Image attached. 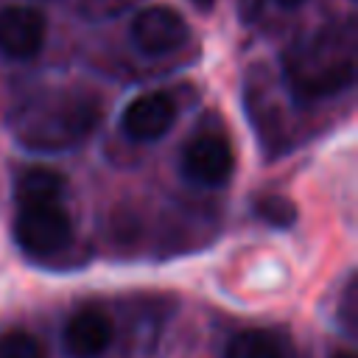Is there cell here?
Masks as SVG:
<instances>
[{
    "label": "cell",
    "instance_id": "cell-1",
    "mask_svg": "<svg viewBox=\"0 0 358 358\" xmlns=\"http://www.w3.org/2000/svg\"><path fill=\"white\" fill-rule=\"evenodd\" d=\"M101 120V101L90 92L48 90L20 106L14 131L34 151H64L84 143Z\"/></svg>",
    "mask_w": 358,
    "mask_h": 358
},
{
    "label": "cell",
    "instance_id": "cell-2",
    "mask_svg": "<svg viewBox=\"0 0 358 358\" xmlns=\"http://www.w3.org/2000/svg\"><path fill=\"white\" fill-rule=\"evenodd\" d=\"M14 238L28 255L48 257V255L62 252L70 243L73 221H70L67 210L62 207V201L25 204V207H17Z\"/></svg>",
    "mask_w": 358,
    "mask_h": 358
},
{
    "label": "cell",
    "instance_id": "cell-3",
    "mask_svg": "<svg viewBox=\"0 0 358 358\" xmlns=\"http://www.w3.org/2000/svg\"><path fill=\"white\" fill-rule=\"evenodd\" d=\"M187 22L171 6H148L131 20V42L148 56H162L185 45Z\"/></svg>",
    "mask_w": 358,
    "mask_h": 358
},
{
    "label": "cell",
    "instance_id": "cell-4",
    "mask_svg": "<svg viewBox=\"0 0 358 358\" xmlns=\"http://www.w3.org/2000/svg\"><path fill=\"white\" fill-rule=\"evenodd\" d=\"M48 22L34 6L0 8V53L8 59H31L42 50Z\"/></svg>",
    "mask_w": 358,
    "mask_h": 358
},
{
    "label": "cell",
    "instance_id": "cell-5",
    "mask_svg": "<svg viewBox=\"0 0 358 358\" xmlns=\"http://www.w3.org/2000/svg\"><path fill=\"white\" fill-rule=\"evenodd\" d=\"M232 148L218 134H199L182 151V171L199 185H224L232 173Z\"/></svg>",
    "mask_w": 358,
    "mask_h": 358
},
{
    "label": "cell",
    "instance_id": "cell-6",
    "mask_svg": "<svg viewBox=\"0 0 358 358\" xmlns=\"http://www.w3.org/2000/svg\"><path fill=\"white\" fill-rule=\"evenodd\" d=\"M112 336V319L101 308H81L67 319L62 344L70 358H101L109 350Z\"/></svg>",
    "mask_w": 358,
    "mask_h": 358
},
{
    "label": "cell",
    "instance_id": "cell-7",
    "mask_svg": "<svg viewBox=\"0 0 358 358\" xmlns=\"http://www.w3.org/2000/svg\"><path fill=\"white\" fill-rule=\"evenodd\" d=\"M176 120V103L165 92L137 95L123 109V131L137 143L159 140Z\"/></svg>",
    "mask_w": 358,
    "mask_h": 358
},
{
    "label": "cell",
    "instance_id": "cell-8",
    "mask_svg": "<svg viewBox=\"0 0 358 358\" xmlns=\"http://www.w3.org/2000/svg\"><path fill=\"white\" fill-rule=\"evenodd\" d=\"M62 196H64V179H62V173H56L50 168H31V171H25L17 179V187H14L17 207L62 201Z\"/></svg>",
    "mask_w": 358,
    "mask_h": 358
},
{
    "label": "cell",
    "instance_id": "cell-9",
    "mask_svg": "<svg viewBox=\"0 0 358 358\" xmlns=\"http://www.w3.org/2000/svg\"><path fill=\"white\" fill-rule=\"evenodd\" d=\"M224 358H282V350L266 330H243L229 338Z\"/></svg>",
    "mask_w": 358,
    "mask_h": 358
},
{
    "label": "cell",
    "instance_id": "cell-10",
    "mask_svg": "<svg viewBox=\"0 0 358 358\" xmlns=\"http://www.w3.org/2000/svg\"><path fill=\"white\" fill-rule=\"evenodd\" d=\"M0 358H45V347L25 330L0 333Z\"/></svg>",
    "mask_w": 358,
    "mask_h": 358
},
{
    "label": "cell",
    "instance_id": "cell-11",
    "mask_svg": "<svg viewBox=\"0 0 358 358\" xmlns=\"http://www.w3.org/2000/svg\"><path fill=\"white\" fill-rule=\"evenodd\" d=\"M257 215L268 221L271 227H291L296 221V210L288 199L282 196H266L257 201Z\"/></svg>",
    "mask_w": 358,
    "mask_h": 358
},
{
    "label": "cell",
    "instance_id": "cell-12",
    "mask_svg": "<svg viewBox=\"0 0 358 358\" xmlns=\"http://www.w3.org/2000/svg\"><path fill=\"white\" fill-rule=\"evenodd\" d=\"M344 322H347V330L352 333L355 330V280H350L344 291Z\"/></svg>",
    "mask_w": 358,
    "mask_h": 358
},
{
    "label": "cell",
    "instance_id": "cell-13",
    "mask_svg": "<svg viewBox=\"0 0 358 358\" xmlns=\"http://www.w3.org/2000/svg\"><path fill=\"white\" fill-rule=\"evenodd\" d=\"M330 358H355V355H352V352H347V350H338V352H333Z\"/></svg>",
    "mask_w": 358,
    "mask_h": 358
},
{
    "label": "cell",
    "instance_id": "cell-14",
    "mask_svg": "<svg viewBox=\"0 0 358 358\" xmlns=\"http://www.w3.org/2000/svg\"><path fill=\"white\" fill-rule=\"evenodd\" d=\"M196 6H201V8H207V6H213V0H193Z\"/></svg>",
    "mask_w": 358,
    "mask_h": 358
},
{
    "label": "cell",
    "instance_id": "cell-15",
    "mask_svg": "<svg viewBox=\"0 0 358 358\" xmlns=\"http://www.w3.org/2000/svg\"><path fill=\"white\" fill-rule=\"evenodd\" d=\"M280 6H296V3H302V0H277Z\"/></svg>",
    "mask_w": 358,
    "mask_h": 358
}]
</instances>
